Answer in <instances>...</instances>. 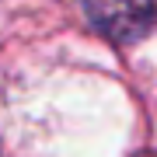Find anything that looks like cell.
Returning <instances> with one entry per match:
<instances>
[{"label": "cell", "instance_id": "obj_1", "mask_svg": "<svg viewBox=\"0 0 157 157\" xmlns=\"http://www.w3.org/2000/svg\"><path fill=\"white\" fill-rule=\"evenodd\" d=\"M84 14L115 42H136L154 32L157 0H84Z\"/></svg>", "mask_w": 157, "mask_h": 157}]
</instances>
